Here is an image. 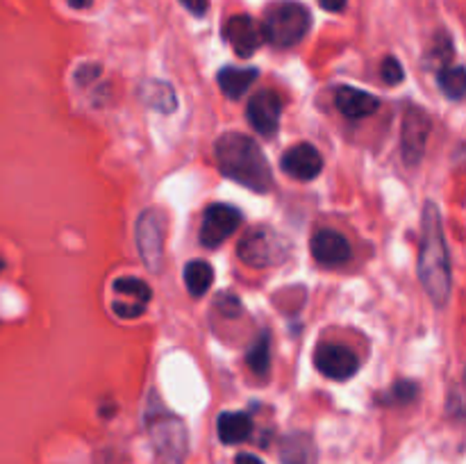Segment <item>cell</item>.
<instances>
[{"mask_svg":"<svg viewBox=\"0 0 466 464\" xmlns=\"http://www.w3.org/2000/svg\"><path fill=\"white\" fill-rule=\"evenodd\" d=\"M419 280L437 308H444L451 298V255L444 237L441 212L435 203L423 205L421 246H419Z\"/></svg>","mask_w":466,"mask_h":464,"instance_id":"1","label":"cell"},{"mask_svg":"<svg viewBox=\"0 0 466 464\" xmlns=\"http://www.w3.org/2000/svg\"><path fill=\"white\" fill-rule=\"evenodd\" d=\"M217 164L221 173L237 185L246 187L258 194H267L273 189V173L264 157L262 148L255 139L241 132H226L218 136L214 146Z\"/></svg>","mask_w":466,"mask_h":464,"instance_id":"2","label":"cell"},{"mask_svg":"<svg viewBox=\"0 0 466 464\" xmlns=\"http://www.w3.org/2000/svg\"><path fill=\"white\" fill-rule=\"evenodd\" d=\"M309 27H312V14L305 5L296 3V0H282V3L271 5L264 14L262 23L264 41H268L276 48L296 45L305 39Z\"/></svg>","mask_w":466,"mask_h":464,"instance_id":"3","label":"cell"},{"mask_svg":"<svg viewBox=\"0 0 466 464\" xmlns=\"http://www.w3.org/2000/svg\"><path fill=\"white\" fill-rule=\"evenodd\" d=\"M146 428H148L150 441L164 464H182L189 450V435L187 426L180 417H176L168 409L150 408L146 412Z\"/></svg>","mask_w":466,"mask_h":464,"instance_id":"4","label":"cell"},{"mask_svg":"<svg viewBox=\"0 0 466 464\" xmlns=\"http://www.w3.org/2000/svg\"><path fill=\"white\" fill-rule=\"evenodd\" d=\"M237 255H239L241 262L253 268L276 267V264H282L287 259L289 244L273 227L258 226L246 232L244 239L237 246Z\"/></svg>","mask_w":466,"mask_h":464,"instance_id":"5","label":"cell"},{"mask_svg":"<svg viewBox=\"0 0 466 464\" xmlns=\"http://www.w3.org/2000/svg\"><path fill=\"white\" fill-rule=\"evenodd\" d=\"M164 241H167V214L157 207L144 209L137 218V248L150 271H162Z\"/></svg>","mask_w":466,"mask_h":464,"instance_id":"6","label":"cell"},{"mask_svg":"<svg viewBox=\"0 0 466 464\" xmlns=\"http://www.w3.org/2000/svg\"><path fill=\"white\" fill-rule=\"evenodd\" d=\"M432 121L426 109L419 105H410L403 114V130H400V148L408 166H417L426 155L428 136H431Z\"/></svg>","mask_w":466,"mask_h":464,"instance_id":"7","label":"cell"},{"mask_svg":"<svg viewBox=\"0 0 466 464\" xmlns=\"http://www.w3.org/2000/svg\"><path fill=\"white\" fill-rule=\"evenodd\" d=\"M314 367L330 380L344 382L358 373L360 359L349 346L335 344V341H321L314 350Z\"/></svg>","mask_w":466,"mask_h":464,"instance_id":"8","label":"cell"},{"mask_svg":"<svg viewBox=\"0 0 466 464\" xmlns=\"http://www.w3.org/2000/svg\"><path fill=\"white\" fill-rule=\"evenodd\" d=\"M241 212L232 205L214 203L209 205L208 212L203 217V226H200V244L205 248H217L230 235H235L241 226Z\"/></svg>","mask_w":466,"mask_h":464,"instance_id":"9","label":"cell"},{"mask_svg":"<svg viewBox=\"0 0 466 464\" xmlns=\"http://www.w3.org/2000/svg\"><path fill=\"white\" fill-rule=\"evenodd\" d=\"M223 39L239 57H250L264 44L262 25L248 14H237L223 23Z\"/></svg>","mask_w":466,"mask_h":464,"instance_id":"10","label":"cell"},{"mask_svg":"<svg viewBox=\"0 0 466 464\" xmlns=\"http://www.w3.org/2000/svg\"><path fill=\"white\" fill-rule=\"evenodd\" d=\"M282 100L276 91H259L246 105V118L264 136H273L280 127Z\"/></svg>","mask_w":466,"mask_h":464,"instance_id":"11","label":"cell"},{"mask_svg":"<svg viewBox=\"0 0 466 464\" xmlns=\"http://www.w3.org/2000/svg\"><path fill=\"white\" fill-rule=\"evenodd\" d=\"M280 166L287 176H291L294 180L309 182L323 171V157L317 150V146L308 144V141H300V144L291 146L280 159Z\"/></svg>","mask_w":466,"mask_h":464,"instance_id":"12","label":"cell"},{"mask_svg":"<svg viewBox=\"0 0 466 464\" xmlns=\"http://www.w3.org/2000/svg\"><path fill=\"white\" fill-rule=\"evenodd\" d=\"M314 259L323 267H339L350 259V244L346 237L337 230H319L314 232L309 241Z\"/></svg>","mask_w":466,"mask_h":464,"instance_id":"13","label":"cell"},{"mask_svg":"<svg viewBox=\"0 0 466 464\" xmlns=\"http://www.w3.org/2000/svg\"><path fill=\"white\" fill-rule=\"evenodd\" d=\"M335 105L344 116L349 118H364V116H371L373 112L378 109L380 100L376 98L373 94L362 89H355V86H339L335 94Z\"/></svg>","mask_w":466,"mask_h":464,"instance_id":"14","label":"cell"},{"mask_svg":"<svg viewBox=\"0 0 466 464\" xmlns=\"http://www.w3.org/2000/svg\"><path fill=\"white\" fill-rule=\"evenodd\" d=\"M282 464H317V446L305 432H291L280 446Z\"/></svg>","mask_w":466,"mask_h":464,"instance_id":"15","label":"cell"},{"mask_svg":"<svg viewBox=\"0 0 466 464\" xmlns=\"http://www.w3.org/2000/svg\"><path fill=\"white\" fill-rule=\"evenodd\" d=\"M217 430L223 444H241L253 435V419L246 412H221Z\"/></svg>","mask_w":466,"mask_h":464,"instance_id":"16","label":"cell"},{"mask_svg":"<svg viewBox=\"0 0 466 464\" xmlns=\"http://www.w3.org/2000/svg\"><path fill=\"white\" fill-rule=\"evenodd\" d=\"M259 77L258 68H239V66H223L218 71L217 82L228 98H241L246 91L253 86V82Z\"/></svg>","mask_w":466,"mask_h":464,"instance_id":"17","label":"cell"},{"mask_svg":"<svg viewBox=\"0 0 466 464\" xmlns=\"http://www.w3.org/2000/svg\"><path fill=\"white\" fill-rule=\"evenodd\" d=\"M139 96L148 107L157 109V112L162 114H171L177 109V96L168 82H162V80L144 82L139 89Z\"/></svg>","mask_w":466,"mask_h":464,"instance_id":"18","label":"cell"},{"mask_svg":"<svg viewBox=\"0 0 466 464\" xmlns=\"http://www.w3.org/2000/svg\"><path fill=\"white\" fill-rule=\"evenodd\" d=\"M214 282V268L212 264L205 259H191L185 267V285L191 296H203Z\"/></svg>","mask_w":466,"mask_h":464,"instance_id":"19","label":"cell"},{"mask_svg":"<svg viewBox=\"0 0 466 464\" xmlns=\"http://www.w3.org/2000/svg\"><path fill=\"white\" fill-rule=\"evenodd\" d=\"M246 364L250 367V371L259 378H268L271 373V335L267 330L258 337L253 346L246 353Z\"/></svg>","mask_w":466,"mask_h":464,"instance_id":"20","label":"cell"},{"mask_svg":"<svg viewBox=\"0 0 466 464\" xmlns=\"http://www.w3.org/2000/svg\"><path fill=\"white\" fill-rule=\"evenodd\" d=\"M444 96L451 100H462L466 91V73L462 66H441L440 76H437Z\"/></svg>","mask_w":466,"mask_h":464,"instance_id":"21","label":"cell"},{"mask_svg":"<svg viewBox=\"0 0 466 464\" xmlns=\"http://www.w3.org/2000/svg\"><path fill=\"white\" fill-rule=\"evenodd\" d=\"M419 387L412 380H399L390 387L387 391L378 394V403L380 405H408L417 398Z\"/></svg>","mask_w":466,"mask_h":464,"instance_id":"22","label":"cell"},{"mask_svg":"<svg viewBox=\"0 0 466 464\" xmlns=\"http://www.w3.org/2000/svg\"><path fill=\"white\" fill-rule=\"evenodd\" d=\"M114 291L121 296H130L135 303H141V305H146L150 298H153V291H150L148 282H144L141 277H135V276L118 277V280L114 282Z\"/></svg>","mask_w":466,"mask_h":464,"instance_id":"23","label":"cell"},{"mask_svg":"<svg viewBox=\"0 0 466 464\" xmlns=\"http://www.w3.org/2000/svg\"><path fill=\"white\" fill-rule=\"evenodd\" d=\"M380 76L387 85H399V82H403V77H405L403 66H400V62L394 57V55L385 57V62H382V66H380Z\"/></svg>","mask_w":466,"mask_h":464,"instance_id":"24","label":"cell"},{"mask_svg":"<svg viewBox=\"0 0 466 464\" xmlns=\"http://www.w3.org/2000/svg\"><path fill=\"white\" fill-rule=\"evenodd\" d=\"M112 309L116 317L121 318H137L139 314L146 312V305L141 303H126V300H114Z\"/></svg>","mask_w":466,"mask_h":464,"instance_id":"25","label":"cell"},{"mask_svg":"<svg viewBox=\"0 0 466 464\" xmlns=\"http://www.w3.org/2000/svg\"><path fill=\"white\" fill-rule=\"evenodd\" d=\"M432 57H440L444 62V66H449V59L453 57V44H451V36L449 35H440L435 41V53Z\"/></svg>","mask_w":466,"mask_h":464,"instance_id":"26","label":"cell"},{"mask_svg":"<svg viewBox=\"0 0 466 464\" xmlns=\"http://www.w3.org/2000/svg\"><path fill=\"white\" fill-rule=\"evenodd\" d=\"M180 3L185 5V9H189L194 16H203L209 7V0H180Z\"/></svg>","mask_w":466,"mask_h":464,"instance_id":"27","label":"cell"},{"mask_svg":"<svg viewBox=\"0 0 466 464\" xmlns=\"http://www.w3.org/2000/svg\"><path fill=\"white\" fill-rule=\"evenodd\" d=\"M98 73H100V66H82L80 71H77L76 77H77V82H80V85H82V82L86 85V82H89L91 77L98 76Z\"/></svg>","mask_w":466,"mask_h":464,"instance_id":"28","label":"cell"},{"mask_svg":"<svg viewBox=\"0 0 466 464\" xmlns=\"http://www.w3.org/2000/svg\"><path fill=\"white\" fill-rule=\"evenodd\" d=\"M346 3H349V0H319V5H321L326 12H341V9L346 7Z\"/></svg>","mask_w":466,"mask_h":464,"instance_id":"29","label":"cell"},{"mask_svg":"<svg viewBox=\"0 0 466 464\" xmlns=\"http://www.w3.org/2000/svg\"><path fill=\"white\" fill-rule=\"evenodd\" d=\"M237 464H264V462L253 453H239L237 455Z\"/></svg>","mask_w":466,"mask_h":464,"instance_id":"30","label":"cell"},{"mask_svg":"<svg viewBox=\"0 0 466 464\" xmlns=\"http://www.w3.org/2000/svg\"><path fill=\"white\" fill-rule=\"evenodd\" d=\"M68 5H71V7H76V9H82V7H89L91 0H68Z\"/></svg>","mask_w":466,"mask_h":464,"instance_id":"31","label":"cell"},{"mask_svg":"<svg viewBox=\"0 0 466 464\" xmlns=\"http://www.w3.org/2000/svg\"><path fill=\"white\" fill-rule=\"evenodd\" d=\"M5 268V262H3V257H0V271H3Z\"/></svg>","mask_w":466,"mask_h":464,"instance_id":"32","label":"cell"}]
</instances>
